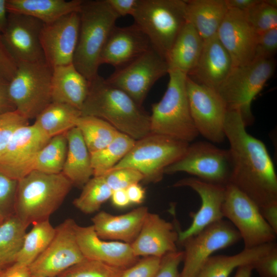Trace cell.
Returning a JSON list of instances; mask_svg holds the SVG:
<instances>
[{
    "label": "cell",
    "mask_w": 277,
    "mask_h": 277,
    "mask_svg": "<svg viewBox=\"0 0 277 277\" xmlns=\"http://www.w3.org/2000/svg\"><path fill=\"white\" fill-rule=\"evenodd\" d=\"M246 127L240 110L228 108L224 132L232 163L229 183L261 208L277 203V176L265 145Z\"/></svg>",
    "instance_id": "obj_1"
},
{
    "label": "cell",
    "mask_w": 277,
    "mask_h": 277,
    "mask_svg": "<svg viewBox=\"0 0 277 277\" xmlns=\"http://www.w3.org/2000/svg\"><path fill=\"white\" fill-rule=\"evenodd\" d=\"M89 82L81 115L100 118L135 141L150 133V115L127 93L98 74Z\"/></svg>",
    "instance_id": "obj_2"
},
{
    "label": "cell",
    "mask_w": 277,
    "mask_h": 277,
    "mask_svg": "<svg viewBox=\"0 0 277 277\" xmlns=\"http://www.w3.org/2000/svg\"><path fill=\"white\" fill-rule=\"evenodd\" d=\"M72 186L62 172L48 174L34 170L18 181L14 214L26 227L48 220Z\"/></svg>",
    "instance_id": "obj_3"
},
{
    "label": "cell",
    "mask_w": 277,
    "mask_h": 277,
    "mask_svg": "<svg viewBox=\"0 0 277 277\" xmlns=\"http://www.w3.org/2000/svg\"><path fill=\"white\" fill-rule=\"evenodd\" d=\"M78 12L80 29L73 64L91 81L98 75L102 50L119 17L106 0H83Z\"/></svg>",
    "instance_id": "obj_4"
},
{
    "label": "cell",
    "mask_w": 277,
    "mask_h": 277,
    "mask_svg": "<svg viewBox=\"0 0 277 277\" xmlns=\"http://www.w3.org/2000/svg\"><path fill=\"white\" fill-rule=\"evenodd\" d=\"M169 80L161 100L151 106L150 133L187 143L199 133L193 122L186 90L187 75L169 70Z\"/></svg>",
    "instance_id": "obj_5"
},
{
    "label": "cell",
    "mask_w": 277,
    "mask_h": 277,
    "mask_svg": "<svg viewBox=\"0 0 277 277\" xmlns=\"http://www.w3.org/2000/svg\"><path fill=\"white\" fill-rule=\"evenodd\" d=\"M183 0H138L132 16L152 47L165 60L175 38L187 23Z\"/></svg>",
    "instance_id": "obj_6"
},
{
    "label": "cell",
    "mask_w": 277,
    "mask_h": 277,
    "mask_svg": "<svg viewBox=\"0 0 277 277\" xmlns=\"http://www.w3.org/2000/svg\"><path fill=\"white\" fill-rule=\"evenodd\" d=\"M189 145L186 142L150 133L135 141L128 153L112 169L132 168L142 173L144 182L156 183L163 179L165 169L185 154Z\"/></svg>",
    "instance_id": "obj_7"
},
{
    "label": "cell",
    "mask_w": 277,
    "mask_h": 277,
    "mask_svg": "<svg viewBox=\"0 0 277 277\" xmlns=\"http://www.w3.org/2000/svg\"><path fill=\"white\" fill-rule=\"evenodd\" d=\"M52 68L45 61L17 63L8 93L16 110L28 120L52 102Z\"/></svg>",
    "instance_id": "obj_8"
},
{
    "label": "cell",
    "mask_w": 277,
    "mask_h": 277,
    "mask_svg": "<svg viewBox=\"0 0 277 277\" xmlns=\"http://www.w3.org/2000/svg\"><path fill=\"white\" fill-rule=\"evenodd\" d=\"M275 65L273 58L234 67L217 90L228 108L240 110L246 126L253 122L251 103L273 75Z\"/></svg>",
    "instance_id": "obj_9"
},
{
    "label": "cell",
    "mask_w": 277,
    "mask_h": 277,
    "mask_svg": "<svg viewBox=\"0 0 277 277\" xmlns=\"http://www.w3.org/2000/svg\"><path fill=\"white\" fill-rule=\"evenodd\" d=\"M222 212L239 232L244 248L275 242L277 233L263 218L259 207L230 183L225 186Z\"/></svg>",
    "instance_id": "obj_10"
},
{
    "label": "cell",
    "mask_w": 277,
    "mask_h": 277,
    "mask_svg": "<svg viewBox=\"0 0 277 277\" xmlns=\"http://www.w3.org/2000/svg\"><path fill=\"white\" fill-rule=\"evenodd\" d=\"M231 170L229 149L220 148L210 142L199 141L189 144L185 154L167 167L164 173L184 172L208 183L226 186Z\"/></svg>",
    "instance_id": "obj_11"
},
{
    "label": "cell",
    "mask_w": 277,
    "mask_h": 277,
    "mask_svg": "<svg viewBox=\"0 0 277 277\" xmlns=\"http://www.w3.org/2000/svg\"><path fill=\"white\" fill-rule=\"evenodd\" d=\"M168 72L166 60L151 47L132 62L116 69L105 80L142 107L153 85Z\"/></svg>",
    "instance_id": "obj_12"
},
{
    "label": "cell",
    "mask_w": 277,
    "mask_h": 277,
    "mask_svg": "<svg viewBox=\"0 0 277 277\" xmlns=\"http://www.w3.org/2000/svg\"><path fill=\"white\" fill-rule=\"evenodd\" d=\"M186 90L191 117L199 133L211 143H221L228 106L216 90L187 76Z\"/></svg>",
    "instance_id": "obj_13"
},
{
    "label": "cell",
    "mask_w": 277,
    "mask_h": 277,
    "mask_svg": "<svg viewBox=\"0 0 277 277\" xmlns=\"http://www.w3.org/2000/svg\"><path fill=\"white\" fill-rule=\"evenodd\" d=\"M241 240L232 224L223 219L206 226L181 244L183 245V267L180 277H195L204 262L215 251Z\"/></svg>",
    "instance_id": "obj_14"
},
{
    "label": "cell",
    "mask_w": 277,
    "mask_h": 277,
    "mask_svg": "<svg viewBox=\"0 0 277 277\" xmlns=\"http://www.w3.org/2000/svg\"><path fill=\"white\" fill-rule=\"evenodd\" d=\"M76 225L67 219L55 228L49 245L29 266L31 277H57L85 259L77 242Z\"/></svg>",
    "instance_id": "obj_15"
},
{
    "label": "cell",
    "mask_w": 277,
    "mask_h": 277,
    "mask_svg": "<svg viewBox=\"0 0 277 277\" xmlns=\"http://www.w3.org/2000/svg\"><path fill=\"white\" fill-rule=\"evenodd\" d=\"M50 138L33 124L18 128L0 154V173L19 181L34 170L37 155Z\"/></svg>",
    "instance_id": "obj_16"
},
{
    "label": "cell",
    "mask_w": 277,
    "mask_h": 277,
    "mask_svg": "<svg viewBox=\"0 0 277 277\" xmlns=\"http://www.w3.org/2000/svg\"><path fill=\"white\" fill-rule=\"evenodd\" d=\"M43 25L33 17L8 13L7 26L1 35L16 63L45 61L40 41Z\"/></svg>",
    "instance_id": "obj_17"
},
{
    "label": "cell",
    "mask_w": 277,
    "mask_h": 277,
    "mask_svg": "<svg viewBox=\"0 0 277 277\" xmlns=\"http://www.w3.org/2000/svg\"><path fill=\"white\" fill-rule=\"evenodd\" d=\"M79 29L78 12L44 24L40 41L45 60L51 67L73 64Z\"/></svg>",
    "instance_id": "obj_18"
},
{
    "label": "cell",
    "mask_w": 277,
    "mask_h": 277,
    "mask_svg": "<svg viewBox=\"0 0 277 277\" xmlns=\"http://www.w3.org/2000/svg\"><path fill=\"white\" fill-rule=\"evenodd\" d=\"M216 35L229 54L233 67L254 60L258 35L247 22L244 12L228 9Z\"/></svg>",
    "instance_id": "obj_19"
},
{
    "label": "cell",
    "mask_w": 277,
    "mask_h": 277,
    "mask_svg": "<svg viewBox=\"0 0 277 277\" xmlns=\"http://www.w3.org/2000/svg\"><path fill=\"white\" fill-rule=\"evenodd\" d=\"M173 187H189L195 191L201 200V205L196 212H191L192 219L190 226L184 230L178 228V243L214 222L223 219L222 212L225 186L208 183L195 177L182 179L175 182Z\"/></svg>",
    "instance_id": "obj_20"
},
{
    "label": "cell",
    "mask_w": 277,
    "mask_h": 277,
    "mask_svg": "<svg viewBox=\"0 0 277 277\" xmlns=\"http://www.w3.org/2000/svg\"><path fill=\"white\" fill-rule=\"evenodd\" d=\"M178 228L159 214H147L140 232L130 244L134 254L162 258L177 251Z\"/></svg>",
    "instance_id": "obj_21"
},
{
    "label": "cell",
    "mask_w": 277,
    "mask_h": 277,
    "mask_svg": "<svg viewBox=\"0 0 277 277\" xmlns=\"http://www.w3.org/2000/svg\"><path fill=\"white\" fill-rule=\"evenodd\" d=\"M75 233L80 248L86 259L122 269L131 266L139 260L134 254L130 244L103 240L97 235L92 225L81 226L76 224Z\"/></svg>",
    "instance_id": "obj_22"
},
{
    "label": "cell",
    "mask_w": 277,
    "mask_h": 277,
    "mask_svg": "<svg viewBox=\"0 0 277 277\" xmlns=\"http://www.w3.org/2000/svg\"><path fill=\"white\" fill-rule=\"evenodd\" d=\"M151 47L147 36L134 24L126 27L115 26L102 50L100 65L108 64L118 69Z\"/></svg>",
    "instance_id": "obj_23"
},
{
    "label": "cell",
    "mask_w": 277,
    "mask_h": 277,
    "mask_svg": "<svg viewBox=\"0 0 277 277\" xmlns=\"http://www.w3.org/2000/svg\"><path fill=\"white\" fill-rule=\"evenodd\" d=\"M232 68L229 54L215 34L204 41L199 60L187 76L217 91Z\"/></svg>",
    "instance_id": "obj_24"
},
{
    "label": "cell",
    "mask_w": 277,
    "mask_h": 277,
    "mask_svg": "<svg viewBox=\"0 0 277 277\" xmlns=\"http://www.w3.org/2000/svg\"><path fill=\"white\" fill-rule=\"evenodd\" d=\"M148 212L145 206L117 215L102 211L92 218V225L97 235L103 240L131 244L138 235Z\"/></svg>",
    "instance_id": "obj_25"
},
{
    "label": "cell",
    "mask_w": 277,
    "mask_h": 277,
    "mask_svg": "<svg viewBox=\"0 0 277 277\" xmlns=\"http://www.w3.org/2000/svg\"><path fill=\"white\" fill-rule=\"evenodd\" d=\"M90 82L73 64L52 68V102L65 103L81 110L89 92Z\"/></svg>",
    "instance_id": "obj_26"
},
{
    "label": "cell",
    "mask_w": 277,
    "mask_h": 277,
    "mask_svg": "<svg viewBox=\"0 0 277 277\" xmlns=\"http://www.w3.org/2000/svg\"><path fill=\"white\" fill-rule=\"evenodd\" d=\"M66 135L67 151L62 172L73 186L82 188L93 176L91 155L77 127L69 130Z\"/></svg>",
    "instance_id": "obj_27"
},
{
    "label": "cell",
    "mask_w": 277,
    "mask_h": 277,
    "mask_svg": "<svg viewBox=\"0 0 277 277\" xmlns=\"http://www.w3.org/2000/svg\"><path fill=\"white\" fill-rule=\"evenodd\" d=\"M186 18L204 41L215 34L228 11L225 0L185 1Z\"/></svg>",
    "instance_id": "obj_28"
},
{
    "label": "cell",
    "mask_w": 277,
    "mask_h": 277,
    "mask_svg": "<svg viewBox=\"0 0 277 277\" xmlns=\"http://www.w3.org/2000/svg\"><path fill=\"white\" fill-rule=\"evenodd\" d=\"M204 40L195 28L186 23L175 38L166 58L168 71L178 70L187 75L200 56Z\"/></svg>",
    "instance_id": "obj_29"
},
{
    "label": "cell",
    "mask_w": 277,
    "mask_h": 277,
    "mask_svg": "<svg viewBox=\"0 0 277 277\" xmlns=\"http://www.w3.org/2000/svg\"><path fill=\"white\" fill-rule=\"evenodd\" d=\"M83 0H7L8 13H19L35 18L44 24L79 12Z\"/></svg>",
    "instance_id": "obj_30"
},
{
    "label": "cell",
    "mask_w": 277,
    "mask_h": 277,
    "mask_svg": "<svg viewBox=\"0 0 277 277\" xmlns=\"http://www.w3.org/2000/svg\"><path fill=\"white\" fill-rule=\"evenodd\" d=\"M276 246L273 242L252 248H244L232 255H211L203 264L195 277H228L234 269L252 265Z\"/></svg>",
    "instance_id": "obj_31"
},
{
    "label": "cell",
    "mask_w": 277,
    "mask_h": 277,
    "mask_svg": "<svg viewBox=\"0 0 277 277\" xmlns=\"http://www.w3.org/2000/svg\"><path fill=\"white\" fill-rule=\"evenodd\" d=\"M80 110L67 104L52 102L35 118L33 124L51 138L65 133L76 126Z\"/></svg>",
    "instance_id": "obj_32"
},
{
    "label": "cell",
    "mask_w": 277,
    "mask_h": 277,
    "mask_svg": "<svg viewBox=\"0 0 277 277\" xmlns=\"http://www.w3.org/2000/svg\"><path fill=\"white\" fill-rule=\"evenodd\" d=\"M27 228L15 214L0 224V273L16 262Z\"/></svg>",
    "instance_id": "obj_33"
},
{
    "label": "cell",
    "mask_w": 277,
    "mask_h": 277,
    "mask_svg": "<svg viewBox=\"0 0 277 277\" xmlns=\"http://www.w3.org/2000/svg\"><path fill=\"white\" fill-rule=\"evenodd\" d=\"M55 232L49 220L33 224L31 230L26 233L15 263L29 266L46 249Z\"/></svg>",
    "instance_id": "obj_34"
},
{
    "label": "cell",
    "mask_w": 277,
    "mask_h": 277,
    "mask_svg": "<svg viewBox=\"0 0 277 277\" xmlns=\"http://www.w3.org/2000/svg\"><path fill=\"white\" fill-rule=\"evenodd\" d=\"M75 127L80 130L90 154L105 148L120 132L105 121L90 115L79 117Z\"/></svg>",
    "instance_id": "obj_35"
},
{
    "label": "cell",
    "mask_w": 277,
    "mask_h": 277,
    "mask_svg": "<svg viewBox=\"0 0 277 277\" xmlns=\"http://www.w3.org/2000/svg\"><path fill=\"white\" fill-rule=\"evenodd\" d=\"M135 140L119 132L103 149L90 154L93 176H102L112 169L132 148Z\"/></svg>",
    "instance_id": "obj_36"
},
{
    "label": "cell",
    "mask_w": 277,
    "mask_h": 277,
    "mask_svg": "<svg viewBox=\"0 0 277 277\" xmlns=\"http://www.w3.org/2000/svg\"><path fill=\"white\" fill-rule=\"evenodd\" d=\"M67 151L66 133L51 138L39 151L34 170L48 174L62 172Z\"/></svg>",
    "instance_id": "obj_37"
},
{
    "label": "cell",
    "mask_w": 277,
    "mask_h": 277,
    "mask_svg": "<svg viewBox=\"0 0 277 277\" xmlns=\"http://www.w3.org/2000/svg\"><path fill=\"white\" fill-rule=\"evenodd\" d=\"M80 195L73 202V205L85 214L93 213L110 199L112 190L103 176H93L82 187Z\"/></svg>",
    "instance_id": "obj_38"
},
{
    "label": "cell",
    "mask_w": 277,
    "mask_h": 277,
    "mask_svg": "<svg viewBox=\"0 0 277 277\" xmlns=\"http://www.w3.org/2000/svg\"><path fill=\"white\" fill-rule=\"evenodd\" d=\"M124 269L101 261L85 258L57 277H121Z\"/></svg>",
    "instance_id": "obj_39"
},
{
    "label": "cell",
    "mask_w": 277,
    "mask_h": 277,
    "mask_svg": "<svg viewBox=\"0 0 277 277\" xmlns=\"http://www.w3.org/2000/svg\"><path fill=\"white\" fill-rule=\"evenodd\" d=\"M245 12L247 22L258 34L277 27V8L259 0Z\"/></svg>",
    "instance_id": "obj_40"
},
{
    "label": "cell",
    "mask_w": 277,
    "mask_h": 277,
    "mask_svg": "<svg viewBox=\"0 0 277 277\" xmlns=\"http://www.w3.org/2000/svg\"><path fill=\"white\" fill-rule=\"evenodd\" d=\"M112 191L126 189L143 181L144 177L137 170L129 167L112 169L102 175Z\"/></svg>",
    "instance_id": "obj_41"
},
{
    "label": "cell",
    "mask_w": 277,
    "mask_h": 277,
    "mask_svg": "<svg viewBox=\"0 0 277 277\" xmlns=\"http://www.w3.org/2000/svg\"><path fill=\"white\" fill-rule=\"evenodd\" d=\"M18 181L0 173V217L4 221L14 214Z\"/></svg>",
    "instance_id": "obj_42"
},
{
    "label": "cell",
    "mask_w": 277,
    "mask_h": 277,
    "mask_svg": "<svg viewBox=\"0 0 277 277\" xmlns=\"http://www.w3.org/2000/svg\"><path fill=\"white\" fill-rule=\"evenodd\" d=\"M29 125V120L17 110L0 115V154L4 150L14 131Z\"/></svg>",
    "instance_id": "obj_43"
},
{
    "label": "cell",
    "mask_w": 277,
    "mask_h": 277,
    "mask_svg": "<svg viewBox=\"0 0 277 277\" xmlns=\"http://www.w3.org/2000/svg\"><path fill=\"white\" fill-rule=\"evenodd\" d=\"M162 258L143 257L125 269L121 277H155L160 267Z\"/></svg>",
    "instance_id": "obj_44"
},
{
    "label": "cell",
    "mask_w": 277,
    "mask_h": 277,
    "mask_svg": "<svg viewBox=\"0 0 277 277\" xmlns=\"http://www.w3.org/2000/svg\"><path fill=\"white\" fill-rule=\"evenodd\" d=\"M258 35L254 59L273 58L277 51V27Z\"/></svg>",
    "instance_id": "obj_45"
},
{
    "label": "cell",
    "mask_w": 277,
    "mask_h": 277,
    "mask_svg": "<svg viewBox=\"0 0 277 277\" xmlns=\"http://www.w3.org/2000/svg\"><path fill=\"white\" fill-rule=\"evenodd\" d=\"M260 277H277V246L252 264Z\"/></svg>",
    "instance_id": "obj_46"
},
{
    "label": "cell",
    "mask_w": 277,
    "mask_h": 277,
    "mask_svg": "<svg viewBox=\"0 0 277 277\" xmlns=\"http://www.w3.org/2000/svg\"><path fill=\"white\" fill-rule=\"evenodd\" d=\"M183 259V251L165 255L162 258L160 267L155 277H180L179 267Z\"/></svg>",
    "instance_id": "obj_47"
},
{
    "label": "cell",
    "mask_w": 277,
    "mask_h": 277,
    "mask_svg": "<svg viewBox=\"0 0 277 277\" xmlns=\"http://www.w3.org/2000/svg\"><path fill=\"white\" fill-rule=\"evenodd\" d=\"M17 69V63L6 48L0 34V79L9 82Z\"/></svg>",
    "instance_id": "obj_48"
},
{
    "label": "cell",
    "mask_w": 277,
    "mask_h": 277,
    "mask_svg": "<svg viewBox=\"0 0 277 277\" xmlns=\"http://www.w3.org/2000/svg\"><path fill=\"white\" fill-rule=\"evenodd\" d=\"M106 2L120 17L127 15L132 16L138 0H106Z\"/></svg>",
    "instance_id": "obj_49"
},
{
    "label": "cell",
    "mask_w": 277,
    "mask_h": 277,
    "mask_svg": "<svg viewBox=\"0 0 277 277\" xmlns=\"http://www.w3.org/2000/svg\"><path fill=\"white\" fill-rule=\"evenodd\" d=\"M8 83L0 79V115L16 110L9 95Z\"/></svg>",
    "instance_id": "obj_50"
},
{
    "label": "cell",
    "mask_w": 277,
    "mask_h": 277,
    "mask_svg": "<svg viewBox=\"0 0 277 277\" xmlns=\"http://www.w3.org/2000/svg\"><path fill=\"white\" fill-rule=\"evenodd\" d=\"M263 218L277 233V203L259 208Z\"/></svg>",
    "instance_id": "obj_51"
},
{
    "label": "cell",
    "mask_w": 277,
    "mask_h": 277,
    "mask_svg": "<svg viewBox=\"0 0 277 277\" xmlns=\"http://www.w3.org/2000/svg\"><path fill=\"white\" fill-rule=\"evenodd\" d=\"M131 204H142L145 197V190L139 183L134 184L126 189Z\"/></svg>",
    "instance_id": "obj_52"
},
{
    "label": "cell",
    "mask_w": 277,
    "mask_h": 277,
    "mask_svg": "<svg viewBox=\"0 0 277 277\" xmlns=\"http://www.w3.org/2000/svg\"><path fill=\"white\" fill-rule=\"evenodd\" d=\"M3 277H31L29 267L15 263L5 272Z\"/></svg>",
    "instance_id": "obj_53"
},
{
    "label": "cell",
    "mask_w": 277,
    "mask_h": 277,
    "mask_svg": "<svg viewBox=\"0 0 277 277\" xmlns=\"http://www.w3.org/2000/svg\"><path fill=\"white\" fill-rule=\"evenodd\" d=\"M110 199L113 205L117 208H125L131 204L126 189L113 191Z\"/></svg>",
    "instance_id": "obj_54"
},
{
    "label": "cell",
    "mask_w": 277,
    "mask_h": 277,
    "mask_svg": "<svg viewBox=\"0 0 277 277\" xmlns=\"http://www.w3.org/2000/svg\"><path fill=\"white\" fill-rule=\"evenodd\" d=\"M259 0H225L228 9H234L246 12Z\"/></svg>",
    "instance_id": "obj_55"
},
{
    "label": "cell",
    "mask_w": 277,
    "mask_h": 277,
    "mask_svg": "<svg viewBox=\"0 0 277 277\" xmlns=\"http://www.w3.org/2000/svg\"><path fill=\"white\" fill-rule=\"evenodd\" d=\"M7 0H0V34L5 31L8 21Z\"/></svg>",
    "instance_id": "obj_56"
},
{
    "label": "cell",
    "mask_w": 277,
    "mask_h": 277,
    "mask_svg": "<svg viewBox=\"0 0 277 277\" xmlns=\"http://www.w3.org/2000/svg\"><path fill=\"white\" fill-rule=\"evenodd\" d=\"M253 270L252 265L242 266L238 268L234 277H251Z\"/></svg>",
    "instance_id": "obj_57"
},
{
    "label": "cell",
    "mask_w": 277,
    "mask_h": 277,
    "mask_svg": "<svg viewBox=\"0 0 277 277\" xmlns=\"http://www.w3.org/2000/svg\"><path fill=\"white\" fill-rule=\"evenodd\" d=\"M265 2L270 6L277 8L276 0H264Z\"/></svg>",
    "instance_id": "obj_58"
},
{
    "label": "cell",
    "mask_w": 277,
    "mask_h": 277,
    "mask_svg": "<svg viewBox=\"0 0 277 277\" xmlns=\"http://www.w3.org/2000/svg\"><path fill=\"white\" fill-rule=\"evenodd\" d=\"M5 271L0 273V277H3Z\"/></svg>",
    "instance_id": "obj_59"
},
{
    "label": "cell",
    "mask_w": 277,
    "mask_h": 277,
    "mask_svg": "<svg viewBox=\"0 0 277 277\" xmlns=\"http://www.w3.org/2000/svg\"><path fill=\"white\" fill-rule=\"evenodd\" d=\"M3 222V220L0 217V224Z\"/></svg>",
    "instance_id": "obj_60"
}]
</instances>
